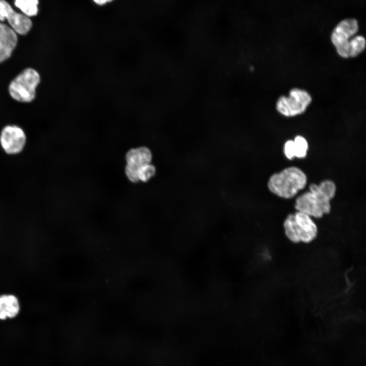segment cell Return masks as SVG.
I'll use <instances>...</instances> for the list:
<instances>
[{
  "instance_id": "5b68a950",
  "label": "cell",
  "mask_w": 366,
  "mask_h": 366,
  "mask_svg": "<svg viewBox=\"0 0 366 366\" xmlns=\"http://www.w3.org/2000/svg\"><path fill=\"white\" fill-rule=\"evenodd\" d=\"M40 82L38 72L34 69L24 70L10 83L9 92L11 97L21 102H32L36 97V89Z\"/></svg>"
},
{
  "instance_id": "ba28073f",
  "label": "cell",
  "mask_w": 366,
  "mask_h": 366,
  "mask_svg": "<svg viewBox=\"0 0 366 366\" xmlns=\"http://www.w3.org/2000/svg\"><path fill=\"white\" fill-rule=\"evenodd\" d=\"M5 20L16 34L21 35L27 34L32 26L28 17L16 12L5 0H0V22Z\"/></svg>"
},
{
  "instance_id": "3957f363",
  "label": "cell",
  "mask_w": 366,
  "mask_h": 366,
  "mask_svg": "<svg viewBox=\"0 0 366 366\" xmlns=\"http://www.w3.org/2000/svg\"><path fill=\"white\" fill-rule=\"evenodd\" d=\"M307 183V177L300 168L291 166L272 174L267 186L274 195L284 199H291L303 189Z\"/></svg>"
},
{
  "instance_id": "4fadbf2b",
  "label": "cell",
  "mask_w": 366,
  "mask_h": 366,
  "mask_svg": "<svg viewBox=\"0 0 366 366\" xmlns=\"http://www.w3.org/2000/svg\"><path fill=\"white\" fill-rule=\"evenodd\" d=\"M156 169L154 166L150 163L141 165L139 167V180L143 182L148 181L155 174Z\"/></svg>"
},
{
  "instance_id": "6da1fadb",
  "label": "cell",
  "mask_w": 366,
  "mask_h": 366,
  "mask_svg": "<svg viewBox=\"0 0 366 366\" xmlns=\"http://www.w3.org/2000/svg\"><path fill=\"white\" fill-rule=\"evenodd\" d=\"M336 190L334 182L330 180H324L319 185L311 184L310 191L296 199L295 208L311 217L321 218L330 212V201L336 195Z\"/></svg>"
},
{
  "instance_id": "ac0fdd59",
  "label": "cell",
  "mask_w": 366,
  "mask_h": 366,
  "mask_svg": "<svg viewBox=\"0 0 366 366\" xmlns=\"http://www.w3.org/2000/svg\"><path fill=\"white\" fill-rule=\"evenodd\" d=\"M94 2L98 5H103L107 3L110 2L113 0H93Z\"/></svg>"
},
{
  "instance_id": "7c38bea8",
  "label": "cell",
  "mask_w": 366,
  "mask_h": 366,
  "mask_svg": "<svg viewBox=\"0 0 366 366\" xmlns=\"http://www.w3.org/2000/svg\"><path fill=\"white\" fill-rule=\"evenodd\" d=\"M293 141L295 157L299 159L306 157L308 149V144L306 139L302 136H296Z\"/></svg>"
},
{
  "instance_id": "e0dca14e",
  "label": "cell",
  "mask_w": 366,
  "mask_h": 366,
  "mask_svg": "<svg viewBox=\"0 0 366 366\" xmlns=\"http://www.w3.org/2000/svg\"><path fill=\"white\" fill-rule=\"evenodd\" d=\"M139 151L141 160L143 164L150 163L152 155L150 150L146 147H140L138 148Z\"/></svg>"
},
{
  "instance_id": "30bf717a",
  "label": "cell",
  "mask_w": 366,
  "mask_h": 366,
  "mask_svg": "<svg viewBox=\"0 0 366 366\" xmlns=\"http://www.w3.org/2000/svg\"><path fill=\"white\" fill-rule=\"evenodd\" d=\"M20 311V302L16 295L12 293L0 295V320L15 318Z\"/></svg>"
},
{
  "instance_id": "5bb4252c",
  "label": "cell",
  "mask_w": 366,
  "mask_h": 366,
  "mask_svg": "<svg viewBox=\"0 0 366 366\" xmlns=\"http://www.w3.org/2000/svg\"><path fill=\"white\" fill-rule=\"evenodd\" d=\"M126 159L127 164L138 167L142 164L138 148L129 150L126 154Z\"/></svg>"
},
{
  "instance_id": "7a4b0ae2",
  "label": "cell",
  "mask_w": 366,
  "mask_h": 366,
  "mask_svg": "<svg viewBox=\"0 0 366 366\" xmlns=\"http://www.w3.org/2000/svg\"><path fill=\"white\" fill-rule=\"evenodd\" d=\"M358 30V22L354 18L344 19L334 27L330 39L340 56L344 58L354 57L364 50L365 38L360 35L354 36Z\"/></svg>"
},
{
  "instance_id": "277c9868",
  "label": "cell",
  "mask_w": 366,
  "mask_h": 366,
  "mask_svg": "<svg viewBox=\"0 0 366 366\" xmlns=\"http://www.w3.org/2000/svg\"><path fill=\"white\" fill-rule=\"evenodd\" d=\"M283 228L286 237L295 244L310 243L318 235L317 226L311 217L298 211L287 216Z\"/></svg>"
},
{
  "instance_id": "8992f818",
  "label": "cell",
  "mask_w": 366,
  "mask_h": 366,
  "mask_svg": "<svg viewBox=\"0 0 366 366\" xmlns=\"http://www.w3.org/2000/svg\"><path fill=\"white\" fill-rule=\"evenodd\" d=\"M312 102V97L305 90L292 88L288 97H280L277 102L276 108L281 114L292 117L303 113Z\"/></svg>"
},
{
  "instance_id": "2e32d148",
  "label": "cell",
  "mask_w": 366,
  "mask_h": 366,
  "mask_svg": "<svg viewBox=\"0 0 366 366\" xmlns=\"http://www.w3.org/2000/svg\"><path fill=\"white\" fill-rule=\"evenodd\" d=\"M284 152L286 157L289 160H292L295 158L293 140H289L285 142L284 146Z\"/></svg>"
},
{
  "instance_id": "9c48e42d",
  "label": "cell",
  "mask_w": 366,
  "mask_h": 366,
  "mask_svg": "<svg viewBox=\"0 0 366 366\" xmlns=\"http://www.w3.org/2000/svg\"><path fill=\"white\" fill-rule=\"evenodd\" d=\"M17 41L16 32L10 26L0 22V63L10 57Z\"/></svg>"
},
{
  "instance_id": "9a60e30c",
  "label": "cell",
  "mask_w": 366,
  "mask_h": 366,
  "mask_svg": "<svg viewBox=\"0 0 366 366\" xmlns=\"http://www.w3.org/2000/svg\"><path fill=\"white\" fill-rule=\"evenodd\" d=\"M125 172L127 177L131 181L136 182L139 180L138 166L127 164L126 166Z\"/></svg>"
},
{
  "instance_id": "8fae6325",
  "label": "cell",
  "mask_w": 366,
  "mask_h": 366,
  "mask_svg": "<svg viewBox=\"0 0 366 366\" xmlns=\"http://www.w3.org/2000/svg\"><path fill=\"white\" fill-rule=\"evenodd\" d=\"M38 0H15L14 5L27 17L34 16L38 12Z\"/></svg>"
},
{
  "instance_id": "52a82bcc",
  "label": "cell",
  "mask_w": 366,
  "mask_h": 366,
  "mask_svg": "<svg viewBox=\"0 0 366 366\" xmlns=\"http://www.w3.org/2000/svg\"><path fill=\"white\" fill-rule=\"evenodd\" d=\"M26 142V135L18 126H5L1 132L0 144L7 155H15L21 153L24 149Z\"/></svg>"
}]
</instances>
